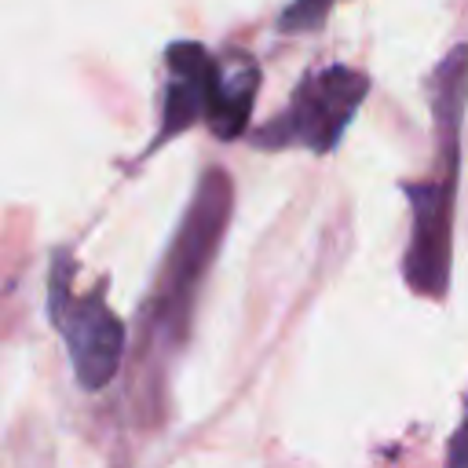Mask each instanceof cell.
<instances>
[{"label": "cell", "instance_id": "obj_6", "mask_svg": "<svg viewBox=\"0 0 468 468\" xmlns=\"http://www.w3.org/2000/svg\"><path fill=\"white\" fill-rule=\"evenodd\" d=\"M260 91V66L249 51H230L223 58V99L208 121V132L223 143L241 139L249 132V117H252V102Z\"/></svg>", "mask_w": 468, "mask_h": 468}, {"label": "cell", "instance_id": "obj_8", "mask_svg": "<svg viewBox=\"0 0 468 468\" xmlns=\"http://www.w3.org/2000/svg\"><path fill=\"white\" fill-rule=\"evenodd\" d=\"M442 468H468V395H464V406H461V420L446 442V464Z\"/></svg>", "mask_w": 468, "mask_h": 468}, {"label": "cell", "instance_id": "obj_5", "mask_svg": "<svg viewBox=\"0 0 468 468\" xmlns=\"http://www.w3.org/2000/svg\"><path fill=\"white\" fill-rule=\"evenodd\" d=\"M223 99V58H216L197 40H172L165 48V91H161V128L146 154L168 139L208 124Z\"/></svg>", "mask_w": 468, "mask_h": 468}, {"label": "cell", "instance_id": "obj_4", "mask_svg": "<svg viewBox=\"0 0 468 468\" xmlns=\"http://www.w3.org/2000/svg\"><path fill=\"white\" fill-rule=\"evenodd\" d=\"M77 263L66 249L51 256L48 271V318L58 329L73 377L84 391L106 388L124 358V322L106 307V282L88 292L73 289Z\"/></svg>", "mask_w": 468, "mask_h": 468}, {"label": "cell", "instance_id": "obj_3", "mask_svg": "<svg viewBox=\"0 0 468 468\" xmlns=\"http://www.w3.org/2000/svg\"><path fill=\"white\" fill-rule=\"evenodd\" d=\"M366 95L369 77L362 69L344 62L314 66L300 77L289 102L249 135V143L256 150H307L325 157L340 146Z\"/></svg>", "mask_w": 468, "mask_h": 468}, {"label": "cell", "instance_id": "obj_2", "mask_svg": "<svg viewBox=\"0 0 468 468\" xmlns=\"http://www.w3.org/2000/svg\"><path fill=\"white\" fill-rule=\"evenodd\" d=\"M230 176L223 168H205L194 197L179 219V230L157 267L154 289L143 300L139 311V366H146V358H168L183 347L186 329H190V314L201 292V282L216 260V249L223 241L227 219H230Z\"/></svg>", "mask_w": 468, "mask_h": 468}, {"label": "cell", "instance_id": "obj_7", "mask_svg": "<svg viewBox=\"0 0 468 468\" xmlns=\"http://www.w3.org/2000/svg\"><path fill=\"white\" fill-rule=\"evenodd\" d=\"M333 7H336V0H289L274 26H278V33H311V29L325 26Z\"/></svg>", "mask_w": 468, "mask_h": 468}, {"label": "cell", "instance_id": "obj_1", "mask_svg": "<svg viewBox=\"0 0 468 468\" xmlns=\"http://www.w3.org/2000/svg\"><path fill=\"white\" fill-rule=\"evenodd\" d=\"M435 165L428 179L406 183L410 238L402 282L424 300H446L453 267V208L461 183V128L468 106V44H453L428 80Z\"/></svg>", "mask_w": 468, "mask_h": 468}]
</instances>
